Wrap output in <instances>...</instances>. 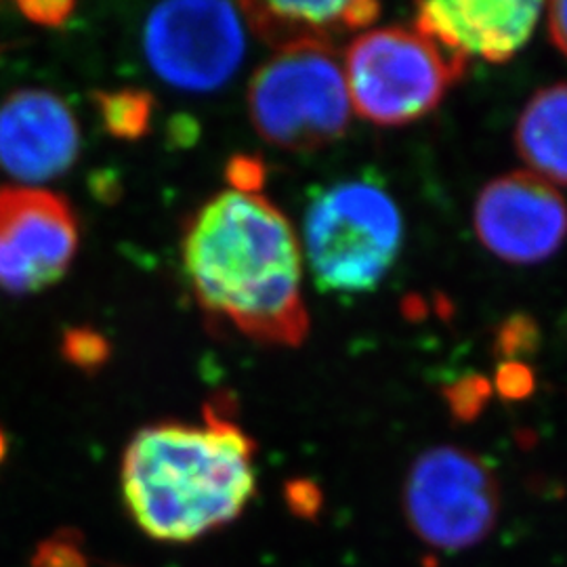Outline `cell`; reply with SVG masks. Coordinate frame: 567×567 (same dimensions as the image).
Returning <instances> with one entry per match:
<instances>
[{
    "label": "cell",
    "instance_id": "3",
    "mask_svg": "<svg viewBox=\"0 0 567 567\" xmlns=\"http://www.w3.org/2000/svg\"><path fill=\"white\" fill-rule=\"evenodd\" d=\"M402 240V213L377 183H337L307 210V261L322 290L377 288L395 264Z\"/></svg>",
    "mask_w": 567,
    "mask_h": 567
},
{
    "label": "cell",
    "instance_id": "16",
    "mask_svg": "<svg viewBox=\"0 0 567 567\" xmlns=\"http://www.w3.org/2000/svg\"><path fill=\"white\" fill-rule=\"evenodd\" d=\"M492 391H494V386L486 377L466 374L456 383L444 389V398H446L447 408L456 421L471 423L484 412V408L492 398Z\"/></svg>",
    "mask_w": 567,
    "mask_h": 567
},
{
    "label": "cell",
    "instance_id": "24",
    "mask_svg": "<svg viewBox=\"0 0 567 567\" xmlns=\"http://www.w3.org/2000/svg\"><path fill=\"white\" fill-rule=\"evenodd\" d=\"M171 137L177 145H189L198 137V128L194 126L192 118L183 116V118L171 122Z\"/></svg>",
    "mask_w": 567,
    "mask_h": 567
},
{
    "label": "cell",
    "instance_id": "20",
    "mask_svg": "<svg viewBox=\"0 0 567 567\" xmlns=\"http://www.w3.org/2000/svg\"><path fill=\"white\" fill-rule=\"evenodd\" d=\"M227 182L234 192L259 194L265 183V166L259 158L236 156L227 164Z\"/></svg>",
    "mask_w": 567,
    "mask_h": 567
},
{
    "label": "cell",
    "instance_id": "18",
    "mask_svg": "<svg viewBox=\"0 0 567 567\" xmlns=\"http://www.w3.org/2000/svg\"><path fill=\"white\" fill-rule=\"evenodd\" d=\"M32 566L89 567V564L79 547V538H72V534H58L39 545Z\"/></svg>",
    "mask_w": 567,
    "mask_h": 567
},
{
    "label": "cell",
    "instance_id": "4",
    "mask_svg": "<svg viewBox=\"0 0 567 567\" xmlns=\"http://www.w3.org/2000/svg\"><path fill=\"white\" fill-rule=\"evenodd\" d=\"M343 70L351 107L365 121L400 126L435 110L466 60L419 30L383 28L349 44Z\"/></svg>",
    "mask_w": 567,
    "mask_h": 567
},
{
    "label": "cell",
    "instance_id": "22",
    "mask_svg": "<svg viewBox=\"0 0 567 567\" xmlns=\"http://www.w3.org/2000/svg\"><path fill=\"white\" fill-rule=\"evenodd\" d=\"M547 23L550 41L567 58V0L548 4Z\"/></svg>",
    "mask_w": 567,
    "mask_h": 567
},
{
    "label": "cell",
    "instance_id": "5",
    "mask_svg": "<svg viewBox=\"0 0 567 567\" xmlns=\"http://www.w3.org/2000/svg\"><path fill=\"white\" fill-rule=\"evenodd\" d=\"M248 110L265 142L313 152L339 140L351 121L344 70L330 44L280 49L248 86Z\"/></svg>",
    "mask_w": 567,
    "mask_h": 567
},
{
    "label": "cell",
    "instance_id": "12",
    "mask_svg": "<svg viewBox=\"0 0 567 567\" xmlns=\"http://www.w3.org/2000/svg\"><path fill=\"white\" fill-rule=\"evenodd\" d=\"M240 9L257 37L278 51L299 44H330L334 37L365 28L381 13V7L368 0L244 2Z\"/></svg>",
    "mask_w": 567,
    "mask_h": 567
},
{
    "label": "cell",
    "instance_id": "7",
    "mask_svg": "<svg viewBox=\"0 0 567 567\" xmlns=\"http://www.w3.org/2000/svg\"><path fill=\"white\" fill-rule=\"evenodd\" d=\"M244 47L243 18L227 2H164L143 30L152 70L171 86L196 93L224 86L243 63Z\"/></svg>",
    "mask_w": 567,
    "mask_h": 567
},
{
    "label": "cell",
    "instance_id": "25",
    "mask_svg": "<svg viewBox=\"0 0 567 567\" xmlns=\"http://www.w3.org/2000/svg\"><path fill=\"white\" fill-rule=\"evenodd\" d=\"M4 456H7V440H4V433L0 431V463L4 461Z\"/></svg>",
    "mask_w": 567,
    "mask_h": 567
},
{
    "label": "cell",
    "instance_id": "11",
    "mask_svg": "<svg viewBox=\"0 0 567 567\" xmlns=\"http://www.w3.org/2000/svg\"><path fill=\"white\" fill-rule=\"evenodd\" d=\"M540 11V2L526 0L421 2L416 7V30L465 60L477 55L503 63L529 41Z\"/></svg>",
    "mask_w": 567,
    "mask_h": 567
},
{
    "label": "cell",
    "instance_id": "8",
    "mask_svg": "<svg viewBox=\"0 0 567 567\" xmlns=\"http://www.w3.org/2000/svg\"><path fill=\"white\" fill-rule=\"evenodd\" d=\"M79 248L70 204L42 187H0V288L32 295L60 282Z\"/></svg>",
    "mask_w": 567,
    "mask_h": 567
},
{
    "label": "cell",
    "instance_id": "2",
    "mask_svg": "<svg viewBox=\"0 0 567 567\" xmlns=\"http://www.w3.org/2000/svg\"><path fill=\"white\" fill-rule=\"evenodd\" d=\"M204 416L145 426L126 446L124 503L154 540L192 543L236 522L255 496V442L213 408Z\"/></svg>",
    "mask_w": 567,
    "mask_h": 567
},
{
    "label": "cell",
    "instance_id": "21",
    "mask_svg": "<svg viewBox=\"0 0 567 567\" xmlns=\"http://www.w3.org/2000/svg\"><path fill=\"white\" fill-rule=\"evenodd\" d=\"M21 16L32 23H39L44 28H61L70 16L74 13V2H61V0H42V2H20L18 4Z\"/></svg>",
    "mask_w": 567,
    "mask_h": 567
},
{
    "label": "cell",
    "instance_id": "17",
    "mask_svg": "<svg viewBox=\"0 0 567 567\" xmlns=\"http://www.w3.org/2000/svg\"><path fill=\"white\" fill-rule=\"evenodd\" d=\"M63 358L81 370H100L110 358L107 339L91 328H72L61 343Z\"/></svg>",
    "mask_w": 567,
    "mask_h": 567
},
{
    "label": "cell",
    "instance_id": "1",
    "mask_svg": "<svg viewBox=\"0 0 567 567\" xmlns=\"http://www.w3.org/2000/svg\"><path fill=\"white\" fill-rule=\"evenodd\" d=\"M183 265L204 309L246 337L303 343L309 318L292 225L261 194L221 192L187 225Z\"/></svg>",
    "mask_w": 567,
    "mask_h": 567
},
{
    "label": "cell",
    "instance_id": "9",
    "mask_svg": "<svg viewBox=\"0 0 567 567\" xmlns=\"http://www.w3.org/2000/svg\"><path fill=\"white\" fill-rule=\"evenodd\" d=\"M473 225L494 257L513 265L543 264L566 243V198L534 173H508L480 192Z\"/></svg>",
    "mask_w": 567,
    "mask_h": 567
},
{
    "label": "cell",
    "instance_id": "6",
    "mask_svg": "<svg viewBox=\"0 0 567 567\" xmlns=\"http://www.w3.org/2000/svg\"><path fill=\"white\" fill-rule=\"evenodd\" d=\"M405 519L431 547L463 550L486 540L498 522L501 487L494 471L465 447L423 452L408 471Z\"/></svg>",
    "mask_w": 567,
    "mask_h": 567
},
{
    "label": "cell",
    "instance_id": "15",
    "mask_svg": "<svg viewBox=\"0 0 567 567\" xmlns=\"http://www.w3.org/2000/svg\"><path fill=\"white\" fill-rule=\"evenodd\" d=\"M543 343V330L527 313H513L498 326L494 337V353L503 362H522L538 353Z\"/></svg>",
    "mask_w": 567,
    "mask_h": 567
},
{
    "label": "cell",
    "instance_id": "14",
    "mask_svg": "<svg viewBox=\"0 0 567 567\" xmlns=\"http://www.w3.org/2000/svg\"><path fill=\"white\" fill-rule=\"evenodd\" d=\"M95 105L100 110L103 126L112 137L135 142L150 131L154 114V97L140 89L102 91L95 93Z\"/></svg>",
    "mask_w": 567,
    "mask_h": 567
},
{
    "label": "cell",
    "instance_id": "23",
    "mask_svg": "<svg viewBox=\"0 0 567 567\" xmlns=\"http://www.w3.org/2000/svg\"><path fill=\"white\" fill-rule=\"evenodd\" d=\"M290 503H292V507H303L305 513H311L313 508H318L320 494L311 484L299 482V484L290 486Z\"/></svg>",
    "mask_w": 567,
    "mask_h": 567
},
{
    "label": "cell",
    "instance_id": "10",
    "mask_svg": "<svg viewBox=\"0 0 567 567\" xmlns=\"http://www.w3.org/2000/svg\"><path fill=\"white\" fill-rule=\"evenodd\" d=\"M81 128L60 95L20 89L0 103V168L13 179L47 183L79 158Z\"/></svg>",
    "mask_w": 567,
    "mask_h": 567
},
{
    "label": "cell",
    "instance_id": "19",
    "mask_svg": "<svg viewBox=\"0 0 567 567\" xmlns=\"http://www.w3.org/2000/svg\"><path fill=\"white\" fill-rule=\"evenodd\" d=\"M494 389L507 402H522L534 393L536 379L524 362H503L496 370Z\"/></svg>",
    "mask_w": 567,
    "mask_h": 567
},
{
    "label": "cell",
    "instance_id": "13",
    "mask_svg": "<svg viewBox=\"0 0 567 567\" xmlns=\"http://www.w3.org/2000/svg\"><path fill=\"white\" fill-rule=\"evenodd\" d=\"M513 140L534 175L550 185H567V82H555L529 97Z\"/></svg>",
    "mask_w": 567,
    "mask_h": 567
}]
</instances>
